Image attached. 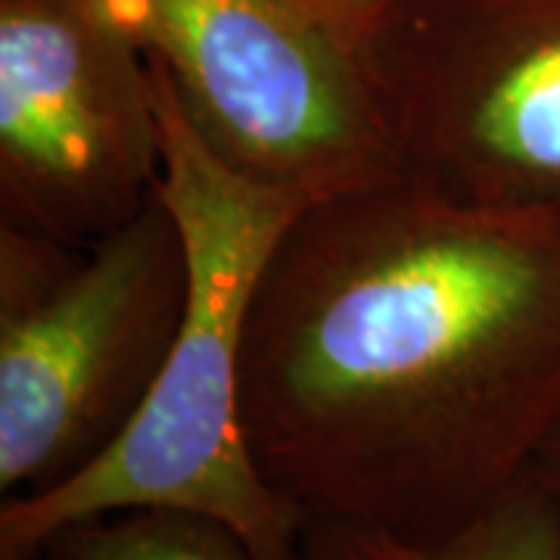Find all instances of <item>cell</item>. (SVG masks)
Instances as JSON below:
<instances>
[{
	"label": "cell",
	"instance_id": "obj_5",
	"mask_svg": "<svg viewBox=\"0 0 560 560\" xmlns=\"http://www.w3.org/2000/svg\"><path fill=\"white\" fill-rule=\"evenodd\" d=\"M221 160L315 202L399 178L359 57L308 0H106Z\"/></svg>",
	"mask_w": 560,
	"mask_h": 560
},
{
	"label": "cell",
	"instance_id": "obj_2",
	"mask_svg": "<svg viewBox=\"0 0 560 560\" xmlns=\"http://www.w3.org/2000/svg\"><path fill=\"white\" fill-rule=\"evenodd\" d=\"M150 69L162 128L156 190L187 253L178 334L150 396L101 458L47 492L7 495L0 560H40L72 523L147 508L224 523L259 560H302L308 517L268 482L249 445L243 359L265 268L312 200L221 160L160 62Z\"/></svg>",
	"mask_w": 560,
	"mask_h": 560
},
{
	"label": "cell",
	"instance_id": "obj_10",
	"mask_svg": "<svg viewBox=\"0 0 560 560\" xmlns=\"http://www.w3.org/2000/svg\"><path fill=\"white\" fill-rule=\"evenodd\" d=\"M308 3L318 10L320 16H327L334 25H340L342 32H349V25L359 20L361 13H368L371 7H377L383 0H308Z\"/></svg>",
	"mask_w": 560,
	"mask_h": 560
},
{
	"label": "cell",
	"instance_id": "obj_1",
	"mask_svg": "<svg viewBox=\"0 0 560 560\" xmlns=\"http://www.w3.org/2000/svg\"><path fill=\"white\" fill-rule=\"evenodd\" d=\"M243 418L308 521L460 529L560 420V215L408 178L308 202L253 302Z\"/></svg>",
	"mask_w": 560,
	"mask_h": 560
},
{
	"label": "cell",
	"instance_id": "obj_4",
	"mask_svg": "<svg viewBox=\"0 0 560 560\" xmlns=\"http://www.w3.org/2000/svg\"><path fill=\"white\" fill-rule=\"evenodd\" d=\"M346 35L399 178L560 215V0H383Z\"/></svg>",
	"mask_w": 560,
	"mask_h": 560
},
{
	"label": "cell",
	"instance_id": "obj_9",
	"mask_svg": "<svg viewBox=\"0 0 560 560\" xmlns=\"http://www.w3.org/2000/svg\"><path fill=\"white\" fill-rule=\"evenodd\" d=\"M533 477L541 486L545 499L551 504V514L558 523V545H560V420L558 427L548 433V440L541 442L539 455L533 460Z\"/></svg>",
	"mask_w": 560,
	"mask_h": 560
},
{
	"label": "cell",
	"instance_id": "obj_6",
	"mask_svg": "<svg viewBox=\"0 0 560 560\" xmlns=\"http://www.w3.org/2000/svg\"><path fill=\"white\" fill-rule=\"evenodd\" d=\"M160 175L153 69L106 0H0V224L84 246Z\"/></svg>",
	"mask_w": 560,
	"mask_h": 560
},
{
	"label": "cell",
	"instance_id": "obj_3",
	"mask_svg": "<svg viewBox=\"0 0 560 560\" xmlns=\"http://www.w3.org/2000/svg\"><path fill=\"white\" fill-rule=\"evenodd\" d=\"M187 300L178 221L156 197L113 234L66 243L0 224V492L72 480L160 377Z\"/></svg>",
	"mask_w": 560,
	"mask_h": 560
},
{
	"label": "cell",
	"instance_id": "obj_7",
	"mask_svg": "<svg viewBox=\"0 0 560 560\" xmlns=\"http://www.w3.org/2000/svg\"><path fill=\"white\" fill-rule=\"evenodd\" d=\"M302 560H560L558 523L533 470L442 539H401L340 521H308Z\"/></svg>",
	"mask_w": 560,
	"mask_h": 560
},
{
	"label": "cell",
	"instance_id": "obj_8",
	"mask_svg": "<svg viewBox=\"0 0 560 560\" xmlns=\"http://www.w3.org/2000/svg\"><path fill=\"white\" fill-rule=\"evenodd\" d=\"M40 560H259L224 523L168 508L119 511L72 523Z\"/></svg>",
	"mask_w": 560,
	"mask_h": 560
}]
</instances>
